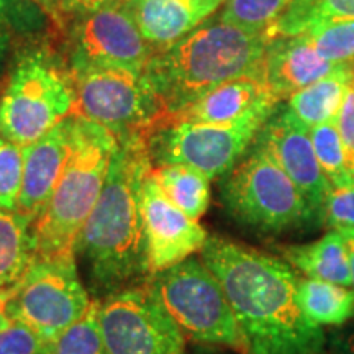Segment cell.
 Wrapping results in <instances>:
<instances>
[{
  "label": "cell",
  "mask_w": 354,
  "mask_h": 354,
  "mask_svg": "<svg viewBox=\"0 0 354 354\" xmlns=\"http://www.w3.org/2000/svg\"><path fill=\"white\" fill-rule=\"evenodd\" d=\"M33 259V220L0 207V290L12 295Z\"/></svg>",
  "instance_id": "21"
},
{
  "label": "cell",
  "mask_w": 354,
  "mask_h": 354,
  "mask_svg": "<svg viewBox=\"0 0 354 354\" xmlns=\"http://www.w3.org/2000/svg\"><path fill=\"white\" fill-rule=\"evenodd\" d=\"M118 138L74 117L73 151L41 214L33 221L35 258L76 259L77 241L99 201Z\"/></svg>",
  "instance_id": "4"
},
{
  "label": "cell",
  "mask_w": 354,
  "mask_h": 354,
  "mask_svg": "<svg viewBox=\"0 0 354 354\" xmlns=\"http://www.w3.org/2000/svg\"><path fill=\"white\" fill-rule=\"evenodd\" d=\"M24 148L0 136V207L17 210L24 183Z\"/></svg>",
  "instance_id": "30"
},
{
  "label": "cell",
  "mask_w": 354,
  "mask_h": 354,
  "mask_svg": "<svg viewBox=\"0 0 354 354\" xmlns=\"http://www.w3.org/2000/svg\"><path fill=\"white\" fill-rule=\"evenodd\" d=\"M343 19H354V0H292L271 38L300 35L318 24Z\"/></svg>",
  "instance_id": "25"
},
{
  "label": "cell",
  "mask_w": 354,
  "mask_h": 354,
  "mask_svg": "<svg viewBox=\"0 0 354 354\" xmlns=\"http://www.w3.org/2000/svg\"><path fill=\"white\" fill-rule=\"evenodd\" d=\"M74 86L68 66L48 46L17 53L0 94V136L30 146L73 115Z\"/></svg>",
  "instance_id": "6"
},
{
  "label": "cell",
  "mask_w": 354,
  "mask_h": 354,
  "mask_svg": "<svg viewBox=\"0 0 354 354\" xmlns=\"http://www.w3.org/2000/svg\"><path fill=\"white\" fill-rule=\"evenodd\" d=\"M300 35L330 63H354V19L325 21Z\"/></svg>",
  "instance_id": "28"
},
{
  "label": "cell",
  "mask_w": 354,
  "mask_h": 354,
  "mask_svg": "<svg viewBox=\"0 0 354 354\" xmlns=\"http://www.w3.org/2000/svg\"><path fill=\"white\" fill-rule=\"evenodd\" d=\"M46 354H109L97 320V300H92L81 320L48 344Z\"/></svg>",
  "instance_id": "29"
},
{
  "label": "cell",
  "mask_w": 354,
  "mask_h": 354,
  "mask_svg": "<svg viewBox=\"0 0 354 354\" xmlns=\"http://www.w3.org/2000/svg\"><path fill=\"white\" fill-rule=\"evenodd\" d=\"M162 194L192 220H201L210 205V179L185 165H154L151 169Z\"/></svg>",
  "instance_id": "22"
},
{
  "label": "cell",
  "mask_w": 354,
  "mask_h": 354,
  "mask_svg": "<svg viewBox=\"0 0 354 354\" xmlns=\"http://www.w3.org/2000/svg\"><path fill=\"white\" fill-rule=\"evenodd\" d=\"M73 117L107 128L117 138L153 133L166 115L146 81L145 71L99 68L71 74Z\"/></svg>",
  "instance_id": "8"
},
{
  "label": "cell",
  "mask_w": 354,
  "mask_h": 354,
  "mask_svg": "<svg viewBox=\"0 0 354 354\" xmlns=\"http://www.w3.org/2000/svg\"><path fill=\"white\" fill-rule=\"evenodd\" d=\"M339 232H343L344 243H346L349 271H351V289L354 290V230H339Z\"/></svg>",
  "instance_id": "37"
},
{
  "label": "cell",
  "mask_w": 354,
  "mask_h": 354,
  "mask_svg": "<svg viewBox=\"0 0 354 354\" xmlns=\"http://www.w3.org/2000/svg\"><path fill=\"white\" fill-rule=\"evenodd\" d=\"M154 51L125 3H118L69 24L66 66L71 74L99 68L145 71Z\"/></svg>",
  "instance_id": "12"
},
{
  "label": "cell",
  "mask_w": 354,
  "mask_h": 354,
  "mask_svg": "<svg viewBox=\"0 0 354 354\" xmlns=\"http://www.w3.org/2000/svg\"><path fill=\"white\" fill-rule=\"evenodd\" d=\"M353 84V64H339L328 76L289 97L287 107L308 128L333 122Z\"/></svg>",
  "instance_id": "20"
},
{
  "label": "cell",
  "mask_w": 354,
  "mask_h": 354,
  "mask_svg": "<svg viewBox=\"0 0 354 354\" xmlns=\"http://www.w3.org/2000/svg\"><path fill=\"white\" fill-rule=\"evenodd\" d=\"M336 127H338L339 136H342L344 149H346L349 166L354 172V84L349 87L344 102L336 115Z\"/></svg>",
  "instance_id": "34"
},
{
  "label": "cell",
  "mask_w": 354,
  "mask_h": 354,
  "mask_svg": "<svg viewBox=\"0 0 354 354\" xmlns=\"http://www.w3.org/2000/svg\"><path fill=\"white\" fill-rule=\"evenodd\" d=\"M149 135L118 138L94 210L77 241L95 300L136 286L149 276L141 214V187L151 171Z\"/></svg>",
  "instance_id": "2"
},
{
  "label": "cell",
  "mask_w": 354,
  "mask_h": 354,
  "mask_svg": "<svg viewBox=\"0 0 354 354\" xmlns=\"http://www.w3.org/2000/svg\"><path fill=\"white\" fill-rule=\"evenodd\" d=\"M299 302L318 326L339 328L354 318V290L333 282L300 277Z\"/></svg>",
  "instance_id": "23"
},
{
  "label": "cell",
  "mask_w": 354,
  "mask_h": 354,
  "mask_svg": "<svg viewBox=\"0 0 354 354\" xmlns=\"http://www.w3.org/2000/svg\"><path fill=\"white\" fill-rule=\"evenodd\" d=\"M330 346L335 354H354V328L348 326L330 336Z\"/></svg>",
  "instance_id": "35"
},
{
  "label": "cell",
  "mask_w": 354,
  "mask_h": 354,
  "mask_svg": "<svg viewBox=\"0 0 354 354\" xmlns=\"http://www.w3.org/2000/svg\"><path fill=\"white\" fill-rule=\"evenodd\" d=\"M227 0H127L146 41L156 50L169 46L202 26Z\"/></svg>",
  "instance_id": "18"
},
{
  "label": "cell",
  "mask_w": 354,
  "mask_h": 354,
  "mask_svg": "<svg viewBox=\"0 0 354 354\" xmlns=\"http://www.w3.org/2000/svg\"><path fill=\"white\" fill-rule=\"evenodd\" d=\"M326 61L304 35L272 37L266 48L261 79L277 102H284L338 68Z\"/></svg>",
  "instance_id": "16"
},
{
  "label": "cell",
  "mask_w": 354,
  "mask_h": 354,
  "mask_svg": "<svg viewBox=\"0 0 354 354\" xmlns=\"http://www.w3.org/2000/svg\"><path fill=\"white\" fill-rule=\"evenodd\" d=\"M254 143H258L282 167L292 183L302 190L322 220L323 203L331 184L317 159L310 140V128L305 127L287 105L279 104L259 130Z\"/></svg>",
  "instance_id": "14"
},
{
  "label": "cell",
  "mask_w": 354,
  "mask_h": 354,
  "mask_svg": "<svg viewBox=\"0 0 354 354\" xmlns=\"http://www.w3.org/2000/svg\"><path fill=\"white\" fill-rule=\"evenodd\" d=\"M276 109H261L230 125L167 123L149 135L154 165H185L210 180L227 176L241 161Z\"/></svg>",
  "instance_id": "9"
},
{
  "label": "cell",
  "mask_w": 354,
  "mask_h": 354,
  "mask_svg": "<svg viewBox=\"0 0 354 354\" xmlns=\"http://www.w3.org/2000/svg\"><path fill=\"white\" fill-rule=\"evenodd\" d=\"M220 198L240 227L263 236L276 238L322 225L302 190L258 143L223 176Z\"/></svg>",
  "instance_id": "5"
},
{
  "label": "cell",
  "mask_w": 354,
  "mask_h": 354,
  "mask_svg": "<svg viewBox=\"0 0 354 354\" xmlns=\"http://www.w3.org/2000/svg\"><path fill=\"white\" fill-rule=\"evenodd\" d=\"M0 354H46V344L25 323L13 320L0 331Z\"/></svg>",
  "instance_id": "32"
},
{
  "label": "cell",
  "mask_w": 354,
  "mask_h": 354,
  "mask_svg": "<svg viewBox=\"0 0 354 354\" xmlns=\"http://www.w3.org/2000/svg\"><path fill=\"white\" fill-rule=\"evenodd\" d=\"M92 300L76 259L35 258L10 295V315L50 344L86 315Z\"/></svg>",
  "instance_id": "10"
},
{
  "label": "cell",
  "mask_w": 354,
  "mask_h": 354,
  "mask_svg": "<svg viewBox=\"0 0 354 354\" xmlns=\"http://www.w3.org/2000/svg\"><path fill=\"white\" fill-rule=\"evenodd\" d=\"M41 12L32 0H0V77L20 51L21 38L43 28Z\"/></svg>",
  "instance_id": "24"
},
{
  "label": "cell",
  "mask_w": 354,
  "mask_h": 354,
  "mask_svg": "<svg viewBox=\"0 0 354 354\" xmlns=\"http://www.w3.org/2000/svg\"><path fill=\"white\" fill-rule=\"evenodd\" d=\"M127 0H57V21L56 25L73 24L74 20L86 17L88 13L102 10L118 3H125Z\"/></svg>",
  "instance_id": "33"
},
{
  "label": "cell",
  "mask_w": 354,
  "mask_h": 354,
  "mask_svg": "<svg viewBox=\"0 0 354 354\" xmlns=\"http://www.w3.org/2000/svg\"><path fill=\"white\" fill-rule=\"evenodd\" d=\"M32 2L37 3V6L41 8L44 13H48V15H50L56 24L57 21V0H32Z\"/></svg>",
  "instance_id": "38"
},
{
  "label": "cell",
  "mask_w": 354,
  "mask_h": 354,
  "mask_svg": "<svg viewBox=\"0 0 354 354\" xmlns=\"http://www.w3.org/2000/svg\"><path fill=\"white\" fill-rule=\"evenodd\" d=\"M322 223L328 230H354V177L342 187H331L323 203Z\"/></svg>",
  "instance_id": "31"
},
{
  "label": "cell",
  "mask_w": 354,
  "mask_h": 354,
  "mask_svg": "<svg viewBox=\"0 0 354 354\" xmlns=\"http://www.w3.org/2000/svg\"><path fill=\"white\" fill-rule=\"evenodd\" d=\"M279 104L281 102L269 94L263 79L259 76H245L212 88L180 112L167 118L162 125L179 122L230 125L261 109H276Z\"/></svg>",
  "instance_id": "17"
},
{
  "label": "cell",
  "mask_w": 354,
  "mask_h": 354,
  "mask_svg": "<svg viewBox=\"0 0 354 354\" xmlns=\"http://www.w3.org/2000/svg\"><path fill=\"white\" fill-rule=\"evenodd\" d=\"M310 140L331 187H342L351 183L354 172L349 166L346 149L335 120L310 128Z\"/></svg>",
  "instance_id": "27"
},
{
  "label": "cell",
  "mask_w": 354,
  "mask_h": 354,
  "mask_svg": "<svg viewBox=\"0 0 354 354\" xmlns=\"http://www.w3.org/2000/svg\"><path fill=\"white\" fill-rule=\"evenodd\" d=\"M269 39L268 33H250L216 19L154 51L145 76L165 110V122L221 84L261 77Z\"/></svg>",
  "instance_id": "3"
},
{
  "label": "cell",
  "mask_w": 354,
  "mask_h": 354,
  "mask_svg": "<svg viewBox=\"0 0 354 354\" xmlns=\"http://www.w3.org/2000/svg\"><path fill=\"white\" fill-rule=\"evenodd\" d=\"M97 320L109 354L185 351V335L149 282L97 300Z\"/></svg>",
  "instance_id": "11"
},
{
  "label": "cell",
  "mask_w": 354,
  "mask_h": 354,
  "mask_svg": "<svg viewBox=\"0 0 354 354\" xmlns=\"http://www.w3.org/2000/svg\"><path fill=\"white\" fill-rule=\"evenodd\" d=\"M201 259L227 294L246 354H325L328 336L305 315L300 276L286 259L218 234Z\"/></svg>",
  "instance_id": "1"
},
{
  "label": "cell",
  "mask_w": 354,
  "mask_h": 354,
  "mask_svg": "<svg viewBox=\"0 0 354 354\" xmlns=\"http://www.w3.org/2000/svg\"><path fill=\"white\" fill-rule=\"evenodd\" d=\"M149 284L189 338L246 353L245 339L223 287L201 258H187L153 274Z\"/></svg>",
  "instance_id": "7"
},
{
  "label": "cell",
  "mask_w": 354,
  "mask_h": 354,
  "mask_svg": "<svg viewBox=\"0 0 354 354\" xmlns=\"http://www.w3.org/2000/svg\"><path fill=\"white\" fill-rule=\"evenodd\" d=\"M292 0H227L218 19L250 33H268L287 12Z\"/></svg>",
  "instance_id": "26"
},
{
  "label": "cell",
  "mask_w": 354,
  "mask_h": 354,
  "mask_svg": "<svg viewBox=\"0 0 354 354\" xmlns=\"http://www.w3.org/2000/svg\"><path fill=\"white\" fill-rule=\"evenodd\" d=\"M279 253L305 277L351 287L346 243L339 230H328L322 238L308 243L281 246Z\"/></svg>",
  "instance_id": "19"
},
{
  "label": "cell",
  "mask_w": 354,
  "mask_h": 354,
  "mask_svg": "<svg viewBox=\"0 0 354 354\" xmlns=\"http://www.w3.org/2000/svg\"><path fill=\"white\" fill-rule=\"evenodd\" d=\"M73 138L74 117L71 115L41 138L24 148V183L17 210L30 220H37L55 192L73 151Z\"/></svg>",
  "instance_id": "15"
},
{
  "label": "cell",
  "mask_w": 354,
  "mask_h": 354,
  "mask_svg": "<svg viewBox=\"0 0 354 354\" xmlns=\"http://www.w3.org/2000/svg\"><path fill=\"white\" fill-rule=\"evenodd\" d=\"M13 322L10 315V294L0 290V331H3Z\"/></svg>",
  "instance_id": "36"
},
{
  "label": "cell",
  "mask_w": 354,
  "mask_h": 354,
  "mask_svg": "<svg viewBox=\"0 0 354 354\" xmlns=\"http://www.w3.org/2000/svg\"><path fill=\"white\" fill-rule=\"evenodd\" d=\"M141 214L149 276L183 263L197 251L201 253L209 238V233L197 220L177 209L162 194L151 171L145 177L141 187Z\"/></svg>",
  "instance_id": "13"
}]
</instances>
